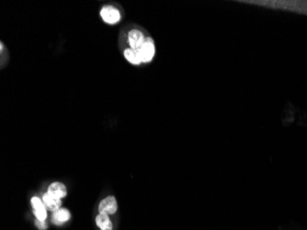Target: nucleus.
Segmentation results:
<instances>
[{"label":"nucleus","instance_id":"nucleus-1","mask_svg":"<svg viewBox=\"0 0 307 230\" xmlns=\"http://www.w3.org/2000/svg\"><path fill=\"white\" fill-rule=\"evenodd\" d=\"M138 52L141 57L143 63L144 64L150 63L154 59L156 55V45H155L154 40L151 37H146L145 41Z\"/></svg>","mask_w":307,"mask_h":230},{"label":"nucleus","instance_id":"nucleus-2","mask_svg":"<svg viewBox=\"0 0 307 230\" xmlns=\"http://www.w3.org/2000/svg\"><path fill=\"white\" fill-rule=\"evenodd\" d=\"M100 17L107 24H116L121 19L120 11L113 6H104L100 10Z\"/></svg>","mask_w":307,"mask_h":230},{"label":"nucleus","instance_id":"nucleus-3","mask_svg":"<svg viewBox=\"0 0 307 230\" xmlns=\"http://www.w3.org/2000/svg\"><path fill=\"white\" fill-rule=\"evenodd\" d=\"M127 39H128V43H129V46L131 49L139 51L142 45L145 41L146 37L144 36V34L142 33L140 30L133 29V30L129 31V33L127 34Z\"/></svg>","mask_w":307,"mask_h":230},{"label":"nucleus","instance_id":"nucleus-4","mask_svg":"<svg viewBox=\"0 0 307 230\" xmlns=\"http://www.w3.org/2000/svg\"><path fill=\"white\" fill-rule=\"evenodd\" d=\"M118 210V203H117L116 198L113 195H108L103 200L100 201L99 205V212L100 214H114Z\"/></svg>","mask_w":307,"mask_h":230},{"label":"nucleus","instance_id":"nucleus-5","mask_svg":"<svg viewBox=\"0 0 307 230\" xmlns=\"http://www.w3.org/2000/svg\"><path fill=\"white\" fill-rule=\"evenodd\" d=\"M31 204L33 206L36 219L40 221H45L47 218V208L44 206L42 200L37 196H34L31 199Z\"/></svg>","mask_w":307,"mask_h":230},{"label":"nucleus","instance_id":"nucleus-6","mask_svg":"<svg viewBox=\"0 0 307 230\" xmlns=\"http://www.w3.org/2000/svg\"><path fill=\"white\" fill-rule=\"evenodd\" d=\"M47 192L54 196V197L57 198V199H64L67 197V190L66 185L62 182L59 181H54L53 183H51L47 189Z\"/></svg>","mask_w":307,"mask_h":230},{"label":"nucleus","instance_id":"nucleus-7","mask_svg":"<svg viewBox=\"0 0 307 230\" xmlns=\"http://www.w3.org/2000/svg\"><path fill=\"white\" fill-rule=\"evenodd\" d=\"M71 219V213L67 208H60L58 210L53 212L52 221L55 225L61 226L68 222Z\"/></svg>","mask_w":307,"mask_h":230},{"label":"nucleus","instance_id":"nucleus-8","mask_svg":"<svg viewBox=\"0 0 307 230\" xmlns=\"http://www.w3.org/2000/svg\"><path fill=\"white\" fill-rule=\"evenodd\" d=\"M42 202L44 206H46L47 210H50L52 212L58 210L62 206V200L52 196L48 192L42 195Z\"/></svg>","mask_w":307,"mask_h":230},{"label":"nucleus","instance_id":"nucleus-9","mask_svg":"<svg viewBox=\"0 0 307 230\" xmlns=\"http://www.w3.org/2000/svg\"><path fill=\"white\" fill-rule=\"evenodd\" d=\"M95 222L98 228H100V230H113V225L109 218V216L107 214H99L96 218Z\"/></svg>","mask_w":307,"mask_h":230},{"label":"nucleus","instance_id":"nucleus-10","mask_svg":"<svg viewBox=\"0 0 307 230\" xmlns=\"http://www.w3.org/2000/svg\"><path fill=\"white\" fill-rule=\"evenodd\" d=\"M124 56H125V59L133 66H139L141 65L142 59L140 55H139V52L136 51V50L131 49V48H127L125 50L124 52Z\"/></svg>","mask_w":307,"mask_h":230},{"label":"nucleus","instance_id":"nucleus-11","mask_svg":"<svg viewBox=\"0 0 307 230\" xmlns=\"http://www.w3.org/2000/svg\"><path fill=\"white\" fill-rule=\"evenodd\" d=\"M35 226H36V228L38 230H46L47 228H48V226H47V224H46L45 221H40L38 219H36V221H35Z\"/></svg>","mask_w":307,"mask_h":230}]
</instances>
